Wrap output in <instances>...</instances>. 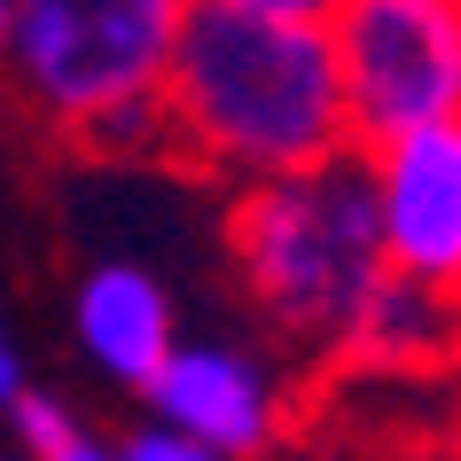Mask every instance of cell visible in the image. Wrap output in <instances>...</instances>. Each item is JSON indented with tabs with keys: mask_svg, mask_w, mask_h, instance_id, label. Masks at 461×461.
<instances>
[{
	"mask_svg": "<svg viewBox=\"0 0 461 461\" xmlns=\"http://www.w3.org/2000/svg\"><path fill=\"white\" fill-rule=\"evenodd\" d=\"M48 461H125V454H118V438H95V430H78L71 446H63V454H48Z\"/></svg>",
	"mask_w": 461,
	"mask_h": 461,
	"instance_id": "13",
	"label": "cell"
},
{
	"mask_svg": "<svg viewBox=\"0 0 461 461\" xmlns=\"http://www.w3.org/2000/svg\"><path fill=\"white\" fill-rule=\"evenodd\" d=\"M195 0H16L8 95L71 157H165V71Z\"/></svg>",
	"mask_w": 461,
	"mask_h": 461,
	"instance_id": "3",
	"label": "cell"
},
{
	"mask_svg": "<svg viewBox=\"0 0 461 461\" xmlns=\"http://www.w3.org/2000/svg\"><path fill=\"white\" fill-rule=\"evenodd\" d=\"M219 235H227L243 305L313 360H337L360 313L375 305V290L391 282L367 149H344L329 165L282 172V180L227 188Z\"/></svg>",
	"mask_w": 461,
	"mask_h": 461,
	"instance_id": "2",
	"label": "cell"
},
{
	"mask_svg": "<svg viewBox=\"0 0 461 461\" xmlns=\"http://www.w3.org/2000/svg\"><path fill=\"white\" fill-rule=\"evenodd\" d=\"M367 172H375L391 274L461 305V118L414 125L399 141L367 149Z\"/></svg>",
	"mask_w": 461,
	"mask_h": 461,
	"instance_id": "6",
	"label": "cell"
},
{
	"mask_svg": "<svg viewBox=\"0 0 461 461\" xmlns=\"http://www.w3.org/2000/svg\"><path fill=\"white\" fill-rule=\"evenodd\" d=\"M71 337L78 352L95 360V375H110L118 391L141 399L149 375L172 360L180 344V321H172V290L141 258H102V267L78 274L71 290Z\"/></svg>",
	"mask_w": 461,
	"mask_h": 461,
	"instance_id": "7",
	"label": "cell"
},
{
	"mask_svg": "<svg viewBox=\"0 0 461 461\" xmlns=\"http://www.w3.org/2000/svg\"><path fill=\"white\" fill-rule=\"evenodd\" d=\"M141 414L203 438V446H219L227 461H274V446H282L290 422H297V399H290V384H282L250 344L180 337L172 360L149 375Z\"/></svg>",
	"mask_w": 461,
	"mask_h": 461,
	"instance_id": "5",
	"label": "cell"
},
{
	"mask_svg": "<svg viewBox=\"0 0 461 461\" xmlns=\"http://www.w3.org/2000/svg\"><path fill=\"white\" fill-rule=\"evenodd\" d=\"M0 461H32V454H24V446H16V454H0Z\"/></svg>",
	"mask_w": 461,
	"mask_h": 461,
	"instance_id": "15",
	"label": "cell"
},
{
	"mask_svg": "<svg viewBox=\"0 0 461 461\" xmlns=\"http://www.w3.org/2000/svg\"><path fill=\"white\" fill-rule=\"evenodd\" d=\"M219 8H250V16H282V24H337L344 0H219Z\"/></svg>",
	"mask_w": 461,
	"mask_h": 461,
	"instance_id": "11",
	"label": "cell"
},
{
	"mask_svg": "<svg viewBox=\"0 0 461 461\" xmlns=\"http://www.w3.org/2000/svg\"><path fill=\"white\" fill-rule=\"evenodd\" d=\"M461 352V305L454 297L422 290V282H399L391 274L375 305L360 313V329L344 337L337 367H375V375H422V367L454 360Z\"/></svg>",
	"mask_w": 461,
	"mask_h": 461,
	"instance_id": "8",
	"label": "cell"
},
{
	"mask_svg": "<svg viewBox=\"0 0 461 461\" xmlns=\"http://www.w3.org/2000/svg\"><path fill=\"white\" fill-rule=\"evenodd\" d=\"M8 430H16V446H24L32 461H48V454H63L86 422L71 414V399H55V391H40V384H24L16 399H8Z\"/></svg>",
	"mask_w": 461,
	"mask_h": 461,
	"instance_id": "9",
	"label": "cell"
},
{
	"mask_svg": "<svg viewBox=\"0 0 461 461\" xmlns=\"http://www.w3.org/2000/svg\"><path fill=\"white\" fill-rule=\"evenodd\" d=\"M329 48L360 149L461 118V0H344Z\"/></svg>",
	"mask_w": 461,
	"mask_h": 461,
	"instance_id": "4",
	"label": "cell"
},
{
	"mask_svg": "<svg viewBox=\"0 0 461 461\" xmlns=\"http://www.w3.org/2000/svg\"><path fill=\"white\" fill-rule=\"evenodd\" d=\"M344 149L360 141L329 24H282L195 0L165 71V165L212 188H250L329 165Z\"/></svg>",
	"mask_w": 461,
	"mask_h": 461,
	"instance_id": "1",
	"label": "cell"
},
{
	"mask_svg": "<svg viewBox=\"0 0 461 461\" xmlns=\"http://www.w3.org/2000/svg\"><path fill=\"white\" fill-rule=\"evenodd\" d=\"M8 32H16V0H0V48H8Z\"/></svg>",
	"mask_w": 461,
	"mask_h": 461,
	"instance_id": "14",
	"label": "cell"
},
{
	"mask_svg": "<svg viewBox=\"0 0 461 461\" xmlns=\"http://www.w3.org/2000/svg\"><path fill=\"white\" fill-rule=\"evenodd\" d=\"M24 384H32V375H24V352H16V344H8V329H0V414H8V399H16Z\"/></svg>",
	"mask_w": 461,
	"mask_h": 461,
	"instance_id": "12",
	"label": "cell"
},
{
	"mask_svg": "<svg viewBox=\"0 0 461 461\" xmlns=\"http://www.w3.org/2000/svg\"><path fill=\"white\" fill-rule=\"evenodd\" d=\"M118 454H125V461H227L219 446H203V438H188V430H172V422H157V414H141V422L118 438Z\"/></svg>",
	"mask_w": 461,
	"mask_h": 461,
	"instance_id": "10",
	"label": "cell"
}]
</instances>
